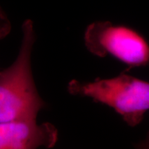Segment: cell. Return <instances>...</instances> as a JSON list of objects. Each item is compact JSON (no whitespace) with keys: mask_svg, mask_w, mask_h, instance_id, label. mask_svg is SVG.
<instances>
[{"mask_svg":"<svg viewBox=\"0 0 149 149\" xmlns=\"http://www.w3.org/2000/svg\"><path fill=\"white\" fill-rule=\"evenodd\" d=\"M68 88L74 95L88 97L113 108L130 126L139 124L149 110V83L128 74L89 83L72 80Z\"/></svg>","mask_w":149,"mask_h":149,"instance_id":"2","label":"cell"},{"mask_svg":"<svg viewBox=\"0 0 149 149\" xmlns=\"http://www.w3.org/2000/svg\"><path fill=\"white\" fill-rule=\"evenodd\" d=\"M145 146H146V148H149V138L148 140H147L146 143V145H145Z\"/></svg>","mask_w":149,"mask_h":149,"instance_id":"6","label":"cell"},{"mask_svg":"<svg viewBox=\"0 0 149 149\" xmlns=\"http://www.w3.org/2000/svg\"><path fill=\"white\" fill-rule=\"evenodd\" d=\"M57 140V130L37 119H20L0 123V149L50 148Z\"/></svg>","mask_w":149,"mask_h":149,"instance_id":"4","label":"cell"},{"mask_svg":"<svg viewBox=\"0 0 149 149\" xmlns=\"http://www.w3.org/2000/svg\"><path fill=\"white\" fill-rule=\"evenodd\" d=\"M86 48L100 57L111 55L128 66L149 65V45L133 30L114 26L109 22H95L88 26L84 35Z\"/></svg>","mask_w":149,"mask_h":149,"instance_id":"3","label":"cell"},{"mask_svg":"<svg viewBox=\"0 0 149 149\" xmlns=\"http://www.w3.org/2000/svg\"><path fill=\"white\" fill-rule=\"evenodd\" d=\"M35 34L31 20L22 26L19 52L13 63L0 70V123L20 119H37L45 103L33 79L31 55Z\"/></svg>","mask_w":149,"mask_h":149,"instance_id":"1","label":"cell"},{"mask_svg":"<svg viewBox=\"0 0 149 149\" xmlns=\"http://www.w3.org/2000/svg\"><path fill=\"white\" fill-rule=\"evenodd\" d=\"M10 29V26L8 19L0 9V39L6 36Z\"/></svg>","mask_w":149,"mask_h":149,"instance_id":"5","label":"cell"}]
</instances>
